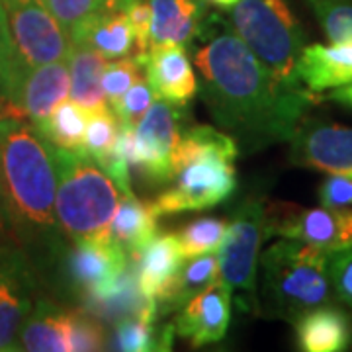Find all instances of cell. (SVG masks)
I'll use <instances>...</instances> for the list:
<instances>
[{"label":"cell","instance_id":"29","mask_svg":"<svg viewBox=\"0 0 352 352\" xmlns=\"http://www.w3.org/2000/svg\"><path fill=\"white\" fill-rule=\"evenodd\" d=\"M122 133V124L110 106L100 110H88L87 133H85V151L102 164L116 151V143Z\"/></svg>","mask_w":352,"mask_h":352},{"label":"cell","instance_id":"20","mask_svg":"<svg viewBox=\"0 0 352 352\" xmlns=\"http://www.w3.org/2000/svg\"><path fill=\"white\" fill-rule=\"evenodd\" d=\"M298 349L305 352H342L352 349V319L337 303H327L294 321Z\"/></svg>","mask_w":352,"mask_h":352},{"label":"cell","instance_id":"17","mask_svg":"<svg viewBox=\"0 0 352 352\" xmlns=\"http://www.w3.org/2000/svg\"><path fill=\"white\" fill-rule=\"evenodd\" d=\"M129 256L110 237L75 241L67 256L69 282L85 296L90 289L104 286L120 276L129 264Z\"/></svg>","mask_w":352,"mask_h":352},{"label":"cell","instance_id":"31","mask_svg":"<svg viewBox=\"0 0 352 352\" xmlns=\"http://www.w3.org/2000/svg\"><path fill=\"white\" fill-rule=\"evenodd\" d=\"M24 73V67L14 50L4 6L0 2V104L4 102L8 108H12Z\"/></svg>","mask_w":352,"mask_h":352},{"label":"cell","instance_id":"28","mask_svg":"<svg viewBox=\"0 0 352 352\" xmlns=\"http://www.w3.org/2000/svg\"><path fill=\"white\" fill-rule=\"evenodd\" d=\"M217 280H219V261H217L215 252L192 256V258H188V263L182 266L180 274L176 278L170 298L166 300V303L159 311L166 314V311L180 309L194 296H198L200 292H204L208 286H212Z\"/></svg>","mask_w":352,"mask_h":352},{"label":"cell","instance_id":"7","mask_svg":"<svg viewBox=\"0 0 352 352\" xmlns=\"http://www.w3.org/2000/svg\"><path fill=\"white\" fill-rule=\"evenodd\" d=\"M180 106L157 98L133 129L122 127L116 151L153 184L173 180V153L182 133Z\"/></svg>","mask_w":352,"mask_h":352},{"label":"cell","instance_id":"2","mask_svg":"<svg viewBox=\"0 0 352 352\" xmlns=\"http://www.w3.org/2000/svg\"><path fill=\"white\" fill-rule=\"evenodd\" d=\"M55 145L22 113H0V200L14 226L39 245L55 249L61 229L55 219Z\"/></svg>","mask_w":352,"mask_h":352},{"label":"cell","instance_id":"42","mask_svg":"<svg viewBox=\"0 0 352 352\" xmlns=\"http://www.w3.org/2000/svg\"><path fill=\"white\" fill-rule=\"evenodd\" d=\"M4 229V221H2V200H0V233Z\"/></svg>","mask_w":352,"mask_h":352},{"label":"cell","instance_id":"6","mask_svg":"<svg viewBox=\"0 0 352 352\" xmlns=\"http://www.w3.org/2000/svg\"><path fill=\"white\" fill-rule=\"evenodd\" d=\"M268 233V204L263 196H251L241 204L227 223L226 237L217 249L219 280H223L233 294H239L241 309H261L256 272L261 261L263 241Z\"/></svg>","mask_w":352,"mask_h":352},{"label":"cell","instance_id":"12","mask_svg":"<svg viewBox=\"0 0 352 352\" xmlns=\"http://www.w3.org/2000/svg\"><path fill=\"white\" fill-rule=\"evenodd\" d=\"M36 278L25 252L12 243L0 245V351L16 349L18 333L34 305Z\"/></svg>","mask_w":352,"mask_h":352},{"label":"cell","instance_id":"9","mask_svg":"<svg viewBox=\"0 0 352 352\" xmlns=\"http://www.w3.org/2000/svg\"><path fill=\"white\" fill-rule=\"evenodd\" d=\"M6 12L14 50L24 71L69 59L73 41L43 0H0Z\"/></svg>","mask_w":352,"mask_h":352},{"label":"cell","instance_id":"15","mask_svg":"<svg viewBox=\"0 0 352 352\" xmlns=\"http://www.w3.org/2000/svg\"><path fill=\"white\" fill-rule=\"evenodd\" d=\"M71 90L69 61H51L28 69L20 80L10 110L22 113L34 126L41 124L59 104L67 100Z\"/></svg>","mask_w":352,"mask_h":352},{"label":"cell","instance_id":"26","mask_svg":"<svg viewBox=\"0 0 352 352\" xmlns=\"http://www.w3.org/2000/svg\"><path fill=\"white\" fill-rule=\"evenodd\" d=\"M85 300L94 317L106 319H122L126 315L138 314L149 302L139 292L135 264H127L126 270L113 278L112 282L90 289L85 294Z\"/></svg>","mask_w":352,"mask_h":352},{"label":"cell","instance_id":"1","mask_svg":"<svg viewBox=\"0 0 352 352\" xmlns=\"http://www.w3.org/2000/svg\"><path fill=\"white\" fill-rule=\"evenodd\" d=\"M186 50L196 65L201 100L219 129L245 153L289 141L319 100L303 85H289L272 75L219 14L204 18Z\"/></svg>","mask_w":352,"mask_h":352},{"label":"cell","instance_id":"18","mask_svg":"<svg viewBox=\"0 0 352 352\" xmlns=\"http://www.w3.org/2000/svg\"><path fill=\"white\" fill-rule=\"evenodd\" d=\"M127 0H108L71 34L73 43L92 47L106 59H120L135 51V36L126 14Z\"/></svg>","mask_w":352,"mask_h":352},{"label":"cell","instance_id":"5","mask_svg":"<svg viewBox=\"0 0 352 352\" xmlns=\"http://www.w3.org/2000/svg\"><path fill=\"white\" fill-rule=\"evenodd\" d=\"M229 12L237 36L272 75L289 85H302L296 65L307 43L288 0H241Z\"/></svg>","mask_w":352,"mask_h":352},{"label":"cell","instance_id":"3","mask_svg":"<svg viewBox=\"0 0 352 352\" xmlns=\"http://www.w3.org/2000/svg\"><path fill=\"white\" fill-rule=\"evenodd\" d=\"M261 300L266 315L296 321L315 307L335 303L329 252L296 239H282L261 252Z\"/></svg>","mask_w":352,"mask_h":352},{"label":"cell","instance_id":"40","mask_svg":"<svg viewBox=\"0 0 352 352\" xmlns=\"http://www.w3.org/2000/svg\"><path fill=\"white\" fill-rule=\"evenodd\" d=\"M325 98L331 102H337L340 106H346V108H351L352 110V85L333 88V92H329Z\"/></svg>","mask_w":352,"mask_h":352},{"label":"cell","instance_id":"21","mask_svg":"<svg viewBox=\"0 0 352 352\" xmlns=\"http://www.w3.org/2000/svg\"><path fill=\"white\" fill-rule=\"evenodd\" d=\"M151 45L176 43L188 47L206 18V0H149Z\"/></svg>","mask_w":352,"mask_h":352},{"label":"cell","instance_id":"34","mask_svg":"<svg viewBox=\"0 0 352 352\" xmlns=\"http://www.w3.org/2000/svg\"><path fill=\"white\" fill-rule=\"evenodd\" d=\"M157 98L159 96L155 94V90L149 85L147 76H141L138 82L129 88L126 94L116 102L113 106H110V108L118 116L122 127H131L133 129Z\"/></svg>","mask_w":352,"mask_h":352},{"label":"cell","instance_id":"19","mask_svg":"<svg viewBox=\"0 0 352 352\" xmlns=\"http://www.w3.org/2000/svg\"><path fill=\"white\" fill-rule=\"evenodd\" d=\"M296 76L315 94L352 85V41L305 45L296 65Z\"/></svg>","mask_w":352,"mask_h":352},{"label":"cell","instance_id":"38","mask_svg":"<svg viewBox=\"0 0 352 352\" xmlns=\"http://www.w3.org/2000/svg\"><path fill=\"white\" fill-rule=\"evenodd\" d=\"M126 14L135 36L138 55H145L151 50V2L149 0H127Z\"/></svg>","mask_w":352,"mask_h":352},{"label":"cell","instance_id":"35","mask_svg":"<svg viewBox=\"0 0 352 352\" xmlns=\"http://www.w3.org/2000/svg\"><path fill=\"white\" fill-rule=\"evenodd\" d=\"M69 349L73 352H94L106 349L104 329L98 319H94V315L87 311H71Z\"/></svg>","mask_w":352,"mask_h":352},{"label":"cell","instance_id":"16","mask_svg":"<svg viewBox=\"0 0 352 352\" xmlns=\"http://www.w3.org/2000/svg\"><path fill=\"white\" fill-rule=\"evenodd\" d=\"M131 261L135 263L141 296L163 307L186 261L178 237L173 233H157L151 243Z\"/></svg>","mask_w":352,"mask_h":352},{"label":"cell","instance_id":"37","mask_svg":"<svg viewBox=\"0 0 352 352\" xmlns=\"http://www.w3.org/2000/svg\"><path fill=\"white\" fill-rule=\"evenodd\" d=\"M329 278L337 302L352 311V247L329 252Z\"/></svg>","mask_w":352,"mask_h":352},{"label":"cell","instance_id":"36","mask_svg":"<svg viewBox=\"0 0 352 352\" xmlns=\"http://www.w3.org/2000/svg\"><path fill=\"white\" fill-rule=\"evenodd\" d=\"M106 2L108 0H43L47 10L57 18L59 24L63 25L69 38L88 16L104 8Z\"/></svg>","mask_w":352,"mask_h":352},{"label":"cell","instance_id":"13","mask_svg":"<svg viewBox=\"0 0 352 352\" xmlns=\"http://www.w3.org/2000/svg\"><path fill=\"white\" fill-rule=\"evenodd\" d=\"M231 288L217 280L178 309L175 331L194 346L223 340L231 323Z\"/></svg>","mask_w":352,"mask_h":352},{"label":"cell","instance_id":"32","mask_svg":"<svg viewBox=\"0 0 352 352\" xmlns=\"http://www.w3.org/2000/svg\"><path fill=\"white\" fill-rule=\"evenodd\" d=\"M331 43L352 41L351 0H305Z\"/></svg>","mask_w":352,"mask_h":352},{"label":"cell","instance_id":"25","mask_svg":"<svg viewBox=\"0 0 352 352\" xmlns=\"http://www.w3.org/2000/svg\"><path fill=\"white\" fill-rule=\"evenodd\" d=\"M159 315L157 302L149 300L138 314L126 315L116 323V339L113 349L122 352H147V351H170L175 329L166 325L157 329L155 319Z\"/></svg>","mask_w":352,"mask_h":352},{"label":"cell","instance_id":"39","mask_svg":"<svg viewBox=\"0 0 352 352\" xmlns=\"http://www.w3.org/2000/svg\"><path fill=\"white\" fill-rule=\"evenodd\" d=\"M317 198L325 208H352V173L327 176L319 184Z\"/></svg>","mask_w":352,"mask_h":352},{"label":"cell","instance_id":"22","mask_svg":"<svg viewBox=\"0 0 352 352\" xmlns=\"http://www.w3.org/2000/svg\"><path fill=\"white\" fill-rule=\"evenodd\" d=\"M71 311L50 300H38L32 305L18 340L30 352H67L69 349Z\"/></svg>","mask_w":352,"mask_h":352},{"label":"cell","instance_id":"8","mask_svg":"<svg viewBox=\"0 0 352 352\" xmlns=\"http://www.w3.org/2000/svg\"><path fill=\"white\" fill-rule=\"evenodd\" d=\"M235 161L221 155H198L173 168V186L151 201L161 215L200 212L226 201L235 192Z\"/></svg>","mask_w":352,"mask_h":352},{"label":"cell","instance_id":"11","mask_svg":"<svg viewBox=\"0 0 352 352\" xmlns=\"http://www.w3.org/2000/svg\"><path fill=\"white\" fill-rule=\"evenodd\" d=\"M289 163L319 173H352V127L303 118L289 139Z\"/></svg>","mask_w":352,"mask_h":352},{"label":"cell","instance_id":"4","mask_svg":"<svg viewBox=\"0 0 352 352\" xmlns=\"http://www.w3.org/2000/svg\"><path fill=\"white\" fill-rule=\"evenodd\" d=\"M55 219L69 241L108 239L124 192L85 149L55 147Z\"/></svg>","mask_w":352,"mask_h":352},{"label":"cell","instance_id":"10","mask_svg":"<svg viewBox=\"0 0 352 352\" xmlns=\"http://www.w3.org/2000/svg\"><path fill=\"white\" fill-rule=\"evenodd\" d=\"M268 233L314 245L321 251L352 247V208H298L268 204Z\"/></svg>","mask_w":352,"mask_h":352},{"label":"cell","instance_id":"23","mask_svg":"<svg viewBox=\"0 0 352 352\" xmlns=\"http://www.w3.org/2000/svg\"><path fill=\"white\" fill-rule=\"evenodd\" d=\"M157 219L159 214L155 212L151 201H141L133 192H127L122 196L113 215L110 239L129 258H133L157 235Z\"/></svg>","mask_w":352,"mask_h":352},{"label":"cell","instance_id":"24","mask_svg":"<svg viewBox=\"0 0 352 352\" xmlns=\"http://www.w3.org/2000/svg\"><path fill=\"white\" fill-rule=\"evenodd\" d=\"M67 61H69V76H71V90H69L71 98L87 110L106 108L108 100L102 88V76L110 59H106L92 47L73 43Z\"/></svg>","mask_w":352,"mask_h":352},{"label":"cell","instance_id":"41","mask_svg":"<svg viewBox=\"0 0 352 352\" xmlns=\"http://www.w3.org/2000/svg\"><path fill=\"white\" fill-rule=\"evenodd\" d=\"M241 0H206V4H212L219 10H231L233 6H237Z\"/></svg>","mask_w":352,"mask_h":352},{"label":"cell","instance_id":"33","mask_svg":"<svg viewBox=\"0 0 352 352\" xmlns=\"http://www.w3.org/2000/svg\"><path fill=\"white\" fill-rule=\"evenodd\" d=\"M145 71L138 55H126L120 59H112V63L106 65V71L102 76V88L106 94L108 106H113L126 94L129 88L138 82Z\"/></svg>","mask_w":352,"mask_h":352},{"label":"cell","instance_id":"14","mask_svg":"<svg viewBox=\"0 0 352 352\" xmlns=\"http://www.w3.org/2000/svg\"><path fill=\"white\" fill-rule=\"evenodd\" d=\"M138 57L159 98L184 108L198 94V76L186 47L176 43H159Z\"/></svg>","mask_w":352,"mask_h":352},{"label":"cell","instance_id":"27","mask_svg":"<svg viewBox=\"0 0 352 352\" xmlns=\"http://www.w3.org/2000/svg\"><path fill=\"white\" fill-rule=\"evenodd\" d=\"M88 110L75 100H63L53 112L38 124V131L59 149H85Z\"/></svg>","mask_w":352,"mask_h":352},{"label":"cell","instance_id":"30","mask_svg":"<svg viewBox=\"0 0 352 352\" xmlns=\"http://www.w3.org/2000/svg\"><path fill=\"white\" fill-rule=\"evenodd\" d=\"M227 223L219 217H200L194 219L178 231V241L184 258L215 252L226 237Z\"/></svg>","mask_w":352,"mask_h":352}]
</instances>
